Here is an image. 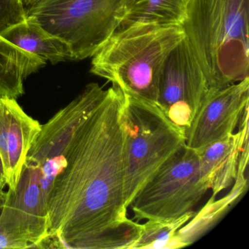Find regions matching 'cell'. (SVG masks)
<instances>
[{
  "instance_id": "cell-5",
  "label": "cell",
  "mask_w": 249,
  "mask_h": 249,
  "mask_svg": "<svg viewBox=\"0 0 249 249\" xmlns=\"http://www.w3.org/2000/svg\"><path fill=\"white\" fill-rule=\"evenodd\" d=\"M122 0H43L26 12L67 43L74 60L91 58L115 33Z\"/></svg>"
},
{
  "instance_id": "cell-17",
  "label": "cell",
  "mask_w": 249,
  "mask_h": 249,
  "mask_svg": "<svg viewBox=\"0 0 249 249\" xmlns=\"http://www.w3.org/2000/svg\"><path fill=\"white\" fill-rule=\"evenodd\" d=\"M7 199V192H4L3 189H0V215L2 214L5 207Z\"/></svg>"
},
{
  "instance_id": "cell-7",
  "label": "cell",
  "mask_w": 249,
  "mask_h": 249,
  "mask_svg": "<svg viewBox=\"0 0 249 249\" xmlns=\"http://www.w3.org/2000/svg\"><path fill=\"white\" fill-rule=\"evenodd\" d=\"M210 89L185 37L164 62L157 105L167 119L186 135Z\"/></svg>"
},
{
  "instance_id": "cell-10",
  "label": "cell",
  "mask_w": 249,
  "mask_h": 249,
  "mask_svg": "<svg viewBox=\"0 0 249 249\" xmlns=\"http://www.w3.org/2000/svg\"><path fill=\"white\" fill-rule=\"evenodd\" d=\"M238 132L197 150L204 180L212 191L213 198L235 181L240 155L249 142V107L240 122Z\"/></svg>"
},
{
  "instance_id": "cell-2",
  "label": "cell",
  "mask_w": 249,
  "mask_h": 249,
  "mask_svg": "<svg viewBox=\"0 0 249 249\" xmlns=\"http://www.w3.org/2000/svg\"><path fill=\"white\" fill-rule=\"evenodd\" d=\"M183 28L210 88L249 78V0H189Z\"/></svg>"
},
{
  "instance_id": "cell-4",
  "label": "cell",
  "mask_w": 249,
  "mask_h": 249,
  "mask_svg": "<svg viewBox=\"0 0 249 249\" xmlns=\"http://www.w3.org/2000/svg\"><path fill=\"white\" fill-rule=\"evenodd\" d=\"M124 96L125 202L129 208L141 188L186 145V135L155 103Z\"/></svg>"
},
{
  "instance_id": "cell-8",
  "label": "cell",
  "mask_w": 249,
  "mask_h": 249,
  "mask_svg": "<svg viewBox=\"0 0 249 249\" xmlns=\"http://www.w3.org/2000/svg\"><path fill=\"white\" fill-rule=\"evenodd\" d=\"M249 78L211 88L186 133V145L197 151L233 133L249 107Z\"/></svg>"
},
{
  "instance_id": "cell-6",
  "label": "cell",
  "mask_w": 249,
  "mask_h": 249,
  "mask_svg": "<svg viewBox=\"0 0 249 249\" xmlns=\"http://www.w3.org/2000/svg\"><path fill=\"white\" fill-rule=\"evenodd\" d=\"M209 190L199 157L186 145L141 188L129 208L133 221H171L193 212Z\"/></svg>"
},
{
  "instance_id": "cell-3",
  "label": "cell",
  "mask_w": 249,
  "mask_h": 249,
  "mask_svg": "<svg viewBox=\"0 0 249 249\" xmlns=\"http://www.w3.org/2000/svg\"><path fill=\"white\" fill-rule=\"evenodd\" d=\"M184 38L182 27L138 24L117 29L91 56L90 72L124 95L157 104L164 62Z\"/></svg>"
},
{
  "instance_id": "cell-14",
  "label": "cell",
  "mask_w": 249,
  "mask_h": 249,
  "mask_svg": "<svg viewBox=\"0 0 249 249\" xmlns=\"http://www.w3.org/2000/svg\"><path fill=\"white\" fill-rule=\"evenodd\" d=\"M195 216L193 211L175 221H145L142 224V231L133 249L182 248L178 238L179 230Z\"/></svg>"
},
{
  "instance_id": "cell-19",
  "label": "cell",
  "mask_w": 249,
  "mask_h": 249,
  "mask_svg": "<svg viewBox=\"0 0 249 249\" xmlns=\"http://www.w3.org/2000/svg\"><path fill=\"white\" fill-rule=\"evenodd\" d=\"M33 2H36V3H39V2H42L43 0H33Z\"/></svg>"
},
{
  "instance_id": "cell-15",
  "label": "cell",
  "mask_w": 249,
  "mask_h": 249,
  "mask_svg": "<svg viewBox=\"0 0 249 249\" xmlns=\"http://www.w3.org/2000/svg\"><path fill=\"white\" fill-rule=\"evenodd\" d=\"M27 18L21 0H0V33Z\"/></svg>"
},
{
  "instance_id": "cell-18",
  "label": "cell",
  "mask_w": 249,
  "mask_h": 249,
  "mask_svg": "<svg viewBox=\"0 0 249 249\" xmlns=\"http://www.w3.org/2000/svg\"><path fill=\"white\" fill-rule=\"evenodd\" d=\"M30 0H21V2H22L23 5H24V8H27V6L29 5V3H30Z\"/></svg>"
},
{
  "instance_id": "cell-9",
  "label": "cell",
  "mask_w": 249,
  "mask_h": 249,
  "mask_svg": "<svg viewBox=\"0 0 249 249\" xmlns=\"http://www.w3.org/2000/svg\"><path fill=\"white\" fill-rule=\"evenodd\" d=\"M41 129L17 100L0 97V155L8 190H15L27 154Z\"/></svg>"
},
{
  "instance_id": "cell-13",
  "label": "cell",
  "mask_w": 249,
  "mask_h": 249,
  "mask_svg": "<svg viewBox=\"0 0 249 249\" xmlns=\"http://www.w3.org/2000/svg\"><path fill=\"white\" fill-rule=\"evenodd\" d=\"M46 62L0 36V97L17 100L24 93V81Z\"/></svg>"
},
{
  "instance_id": "cell-12",
  "label": "cell",
  "mask_w": 249,
  "mask_h": 249,
  "mask_svg": "<svg viewBox=\"0 0 249 249\" xmlns=\"http://www.w3.org/2000/svg\"><path fill=\"white\" fill-rule=\"evenodd\" d=\"M189 0H122L119 28L155 24L183 27Z\"/></svg>"
},
{
  "instance_id": "cell-11",
  "label": "cell",
  "mask_w": 249,
  "mask_h": 249,
  "mask_svg": "<svg viewBox=\"0 0 249 249\" xmlns=\"http://www.w3.org/2000/svg\"><path fill=\"white\" fill-rule=\"evenodd\" d=\"M0 36L52 65L74 60L67 43L46 31L32 17L8 27Z\"/></svg>"
},
{
  "instance_id": "cell-1",
  "label": "cell",
  "mask_w": 249,
  "mask_h": 249,
  "mask_svg": "<svg viewBox=\"0 0 249 249\" xmlns=\"http://www.w3.org/2000/svg\"><path fill=\"white\" fill-rule=\"evenodd\" d=\"M124 106L112 86L75 131L49 193L42 247L133 249L142 224L128 216L125 202Z\"/></svg>"
},
{
  "instance_id": "cell-16",
  "label": "cell",
  "mask_w": 249,
  "mask_h": 249,
  "mask_svg": "<svg viewBox=\"0 0 249 249\" xmlns=\"http://www.w3.org/2000/svg\"><path fill=\"white\" fill-rule=\"evenodd\" d=\"M6 184L5 179V170H4L3 163L0 155V189H3Z\"/></svg>"
}]
</instances>
